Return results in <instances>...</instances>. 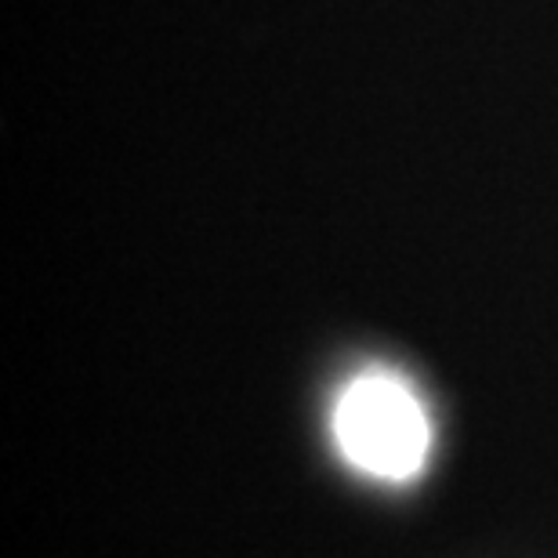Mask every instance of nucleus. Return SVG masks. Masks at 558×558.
Segmentation results:
<instances>
[{"instance_id": "obj_1", "label": "nucleus", "mask_w": 558, "mask_h": 558, "mask_svg": "<svg viewBox=\"0 0 558 558\" xmlns=\"http://www.w3.org/2000/svg\"><path fill=\"white\" fill-rule=\"evenodd\" d=\"M333 439L352 468L385 483H407L428 461L432 424L414 388L396 374L374 371L341 392Z\"/></svg>"}]
</instances>
